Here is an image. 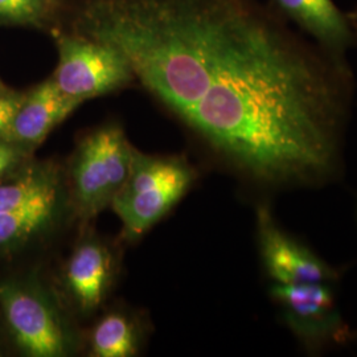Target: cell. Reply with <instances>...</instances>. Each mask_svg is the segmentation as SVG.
<instances>
[{"label": "cell", "instance_id": "cell-10", "mask_svg": "<svg viewBox=\"0 0 357 357\" xmlns=\"http://www.w3.org/2000/svg\"><path fill=\"white\" fill-rule=\"evenodd\" d=\"M81 101L65 96L53 78L41 82L24 97L8 139L24 149L43 143L53 128L72 114Z\"/></svg>", "mask_w": 357, "mask_h": 357}, {"label": "cell", "instance_id": "cell-11", "mask_svg": "<svg viewBox=\"0 0 357 357\" xmlns=\"http://www.w3.org/2000/svg\"><path fill=\"white\" fill-rule=\"evenodd\" d=\"M61 209V188L40 196L32 203L0 213V250L26 243L47 229Z\"/></svg>", "mask_w": 357, "mask_h": 357}, {"label": "cell", "instance_id": "cell-12", "mask_svg": "<svg viewBox=\"0 0 357 357\" xmlns=\"http://www.w3.org/2000/svg\"><path fill=\"white\" fill-rule=\"evenodd\" d=\"M61 188L60 172L52 165L26 168L10 183L0 184V213L32 203L40 196Z\"/></svg>", "mask_w": 357, "mask_h": 357}, {"label": "cell", "instance_id": "cell-2", "mask_svg": "<svg viewBox=\"0 0 357 357\" xmlns=\"http://www.w3.org/2000/svg\"><path fill=\"white\" fill-rule=\"evenodd\" d=\"M196 178L184 158L150 156L134 149L128 178L112 202L125 236L134 240L146 233L178 204Z\"/></svg>", "mask_w": 357, "mask_h": 357}, {"label": "cell", "instance_id": "cell-15", "mask_svg": "<svg viewBox=\"0 0 357 357\" xmlns=\"http://www.w3.org/2000/svg\"><path fill=\"white\" fill-rule=\"evenodd\" d=\"M26 96L0 88V138L8 139L15 116Z\"/></svg>", "mask_w": 357, "mask_h": 357}, {"label": "cell", "instance_id": "cell-7", "mask_svg": "<svg viewBox=\"0 0 357 357\" xmlns=\"http://www.w3.org/2000/svg\"><path fill=\"white\" fill-rule=\"evenodd\" d=\"M255 236L262 268L274 284L337 283L343 268L330 264L303 238L286 229L268 202L255 208Z\"/></svg>", "mask_w": 357, "mask_h": 357}, {"label": "cell", "instance_id": "cell-9", "mask_svg": "<svg viewBox=\"0 0 357 357\" xmlns=\"http://www.w3.org/2000/svg\"><path fill=\"white\" fill-rule=\"evenodd\" d=\"M113 278V255L106 245L90 237L77 245L65 268V283L81 312L90 314L102 305Z\"/></svg>", "mask_w": 357, "mask_h": 357}, {"label": "cell", "instance_id": "cell-4", "mask_svg": "<svg viewBox=\"0 0 357 357\" xmlns=\"http://www.w3.org/2000/svg\"><path fill=\"white\" fill-rule=\"evenodd\" d=\"M132 153L125 132L114 125L81 141L70 163V197L77 217L89 220L112 205L128 178Z\"/></svg>", "mask_w": 357, "mask_h": 357}, {"label": "cell", "instance_id": "cell-6", "mask_svg": "<svg viewBox=\"0 0 357 357\" xmlns=\"http://www.w3.org/2000/svg\"><path fill=\"white\" fill-rule=\"evenodd\" d=\"M0 306L15 342L28 356L61 357L72 351V335L59 306L41 287L3 282Z\"/></svg>", "mask_w": 357, "mask_h": 357}, {"label": "cell", "instance_id": "cell-18", "mask_svg": "<svg viewBox=\"0 0 357 357\" xmlns=\"http://www.w3.org/2000/svg\"><path fill=\"white\" fill-rule=\"evenodd\" d=\"M356 220H357V203H356Z\"/></svg>", "mask_w": 357, "mask_h": 357}, {"label": "cell", "instance_id": "cell-3", "mask_svg": "<svg viewBox=\"0 0 357 357\" xmlns=\"http://www.w3.org/2000/svg\"><path fill=\"white\" fill-rule=\"evenodd\" d=\"M268 296L283 326L307 355L319 356L357 340L356 330L343 315L337 283H271Z\"/></svg>", "mask_w": 357, "mask_h": 357}, {"label": "cell", "instance_id": "cell-8", "mask_svg": "<svg viewBox=\"0 0 357 357\" xmlns=\"http://www.w3.org/2000/svg\"><path fill=\"white\" fill-rule=\"evenodd\" d=\"M270 4L326 51L347 57L357 45V33L347 13L333 0H271Z\"/></svg>", "mask_w": 357, "mask_h": 357}, {"label": "cell", "instance_id": "cell-13", "mask_svg": "<svg viewBox=\"0 0 357 357\" xmlns=\"http://www.w3.org/2000/svg\"><path fill=\"white\" fill-rule=\"evenodd\" d=\"M138 343L134 323L121 312H110L103 317L91 335V351L97 357L134 356Z\"/></svg>", "mask_w": 357, "mask_h": 357}, {"label": "cell", "instance_id": "cell-1", "mask_svg": "<svg viewBox=\"0 0 357 357\" xmlns=\"http://www.w3.org/2000/svg\"><path fill=\"white\" fill-rule=\"evenodd\" d=\"M79 31L258 190H321L345 169L355 96L347 57L259 0H88Z\"/></svg>", "mask_w": 357, "mask_h": 357}, {"label": "cell", "instance_id": "cell-14", "mask_svg": "<svg viewBox=\"0 0 357 357\" xmlns=\"http://www.w3.org/2000/svg\"><path fill=\"white\" fill-rule=\"evenodd\" d=\"M50 11V0H0V23L40 24Z\"/></svg>", "mask_w": 357, "mask_h": 357}, {"label": "cell", "instance_id": "cell-16", "mask_svg": "<svg viewBox=\"0 0 357 357\" xmlns=\"http://www.w3.org/2000/svg\"><path fill=\"white\" fill-rule=\"evenodd\" d=\"M26 156V149L15 142L0 138V178L19 166Z\"/></svg>", "mask_w": 357, "mask_h": 357}, {"label": "cell", "instance_id": "cell-17", "mask_svg": "<svg viewBox=\"0 0 357 357\" xmlns=\"http://www.w3.org/2000/svg\"><path fill=\"white\" fill-rule=\"evenodd\" d=\"M347 17H348L351 26H352V28L355 29V32L357 33V7L354 8V10H351V11H348L347 13Z\"/></svg>", "mask_w": 357, "mask_h": 357}, {"label": "cell", "instance_id": "cell-5", "mask_svg": "<svg viewBox=\"0 0 357 357\" xmlns=\"http://www.w3.org/2000/svg\"><path fill=\"white\" fill-rule=\"evenodd\" d=\"M56 43L59 64L52 78L70 98L84 102L135 78L126 57L113 45L76 32L59 35Z\"/></svg>", "mask_w": 357, "mask_h": 357}]
</instances>
